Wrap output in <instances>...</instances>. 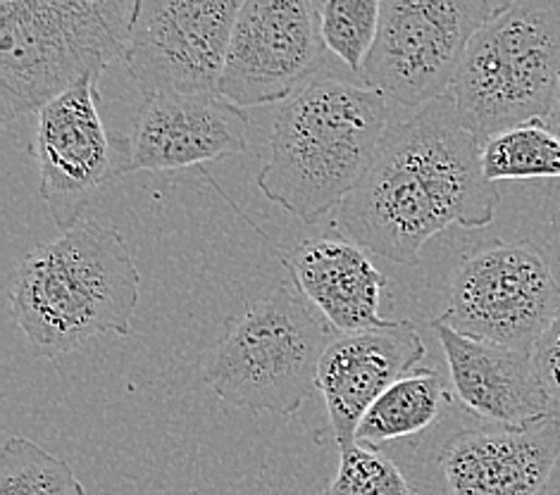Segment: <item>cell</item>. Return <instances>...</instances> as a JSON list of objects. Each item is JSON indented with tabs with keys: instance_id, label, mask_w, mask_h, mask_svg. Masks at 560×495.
I'll list each match as a JSON object with an SVG mask.
<instances>
[{
	"instance_id": "ac0fdd59",
	"label": "cell",
	"mask_w": 560,
	"mask_h": 495,
	"mask_svg": "<svg viewBox=\"0 0 560 495\" xmlns=\"http://www.w3.org/2000/svg\"><path fill=\"white\" fill-rule=\"evenodd\" d=\"M482 169L491 184L560 179V137L546 122L493 133L482 143Z\"/></svg>"
},
{
	"instance_id": "30bf717a",
	"label": "cell",
	"mask_w": 560,
	"mask_h": 495,
	"mask_svg": "<svg viewBox=\"0 0 560 495\" xmlns=\"http://www.w3.org/2000/svg\"><path fill=\"white\" fill-rule=\"evenodd\" d=\"M246 0H145L125 64L145 96L220 93L238 12Z\"/></svg>"
},
{
	"instance_id": "5bb4252c",
	"label": "cell",
	"mask_w": 560,
	"mask_h": 495,
	"mask_svg": "<svg viewBox=\"0 0 560 495\" xmlns=\"http://www.w3.org/2000/svg\"><path fill=\"white\" fill-rule=\"evenodd\" d=\"M250 117L220 93L145 96L131 131L135 172H179L238 155Z\"/></svg>"
},
{
	"instance_id": "8992f818",
	"label": "cell",
	"mask_w": 560,
	"mask_h": 495,
	"mask_svg": "<svg viewBox=\"0 0 560 495\" xmlns=\"http://www.w3.org/2000/svg\"><path fill=\"white\" fill-rule=\"evenodd\" d=\"M335 329L301 293L279 284L246 305L206 367L222 400L291 417L317 391V374Z\"/></svg>"
},
{
	"instance_id": "e0dca14e",
	"label": "cell",
	"mask_w": 560,
	"mask_h": 495,
	"mask_svg": "<svg viewBox=\"0 0 560 495\" xmlns=\"http://www.w3.org/2000/svg\"><path fill=\"white\" fill-rule=\"evenodd\" d=\"M451 393L436 372L418 367L394 381L375 400L358 426L355 444L377 448L392 440L418 436L442 417Z\"/></svg>"
},
{
	"instance_id": "9c48e42d",
	"label": "cell",
	"mask_w": 560,
	"mask_h": 495,
	"mask_svg": "<svg viewBox=\"0 0 560 495\" xmlns=\"http://www.w3.org/2000/svg\"><path fill=\"white\" fill-rule=\"evenodd\" d=\"M32 157L38 196L60 232L82 222L103 189L131 174V137L108 129L98 110V79L86 76L36 113Z\"/></svg>"
},
{
	"instance_id": "44dd1931",
	"label": "cell",
	"mask_w": 560,
	"mask_h": 495,
	"mask_svg": "<svg viewBox=\"0 0 560 495\" xmlns=\"http://www.w3.org/2000/svg\"><path fill=\"white\" fill-rule=\"evenodd\" d=\"M325 495H420L392 458L365 444L339 448V470Z\"/></svg>"
},
{
	"instance_id": "9a60e30c",
	"label": "cell",
	"mask_w": 560,
	"mask_h": 495,
	"mask_svg": "<svg viewBox=\"0 0 560 495\" xmlns=\"http://www.w3.org/2000/svg\"><path fill=\"white\" fill-rule=\"evenodd\" d=\"M453 391L465 410L487 424L523 426L553 417L532 353L465 337L434 319Z\"/></svg>"
},
{
	"instance_id": "3957f363",
	"label": "cell",
	"mask_w": 560,
	"mask_h": 495,
	"mask_svg": "<svg viewBox=\"0 0 560 495\" xmlns=\"http://www.w3.org/2000/svg\"><path fill=\"white\" fill-rule=\"evenodd\" d=\"M394 119L392 101L365 84L317 76L279 110L258 189L305 224L346 203Z\"/></svg>"
},
{
	"instance_id": "52a82bcc",
	"label": "cell",
	"mask_w": 560,
	"mask_h": 495,
	"mask_svg": "<svg viewBox=\"0 0 560 495\" xmlns=\"http://www.w3.org/2000/svg\"><path fill=\"white\" fill-rule=\"evenodd\" d=\"M493 10L491 0H384L375 46L358 76L394 105L418 110L451 91Z\"/></svg>"
},
{
	"instance_id": "ba28073f",
	"label": "cell",
	"mask_w": 560,
	"mask_h": 495,
	"mask_svg": "<svg viewBox=\"0 0 560 495\" xmlns=\"http://www.w3.org/2000/svg\"><path fill=\"white\" fill-rule=\"evenodd\" d=\"M558 307L560 284L544 252L529 240H497L460 260L436 319L465 337L532 353Z\"/></svg>"
},
{
	"instance_id": "7402d4cb",
	"label": "cell",
	"mask_w": 560,
	"mask_h": 495,
	"mask_svg": "<svg viewBox=\"0 0 560 495\" xmlns=\"http://www.w3.org/2000/svg\"><path fill=\"white\" fill-rule=\"evenodd\" d=\"M532 363L549 398L553 417L560 420V307L532 347Z\"/></svg>"
},
{
	"instance_id": "6da1fadb",
	"label": "cell",
	"mask_w": 560,
	"mask_h": 495,
	"mask_svg": "<svg viewBox=\"0 0 560 495\" xmlns=\"http://www.w3.org/2000/svg\"><path fill=\"white\" fill-rule=\"evenodd\" d=\"M501 193L485 177L482 141L460 125L451 91L392 119L375 163L339 208L337 229L368 252L416 264L430 240L458 224H491Z\"/></svg>"
},
{
	"instance_id": "7a4b0ae2",
	"label": "cell",
	"mask_w": 560,
	"mask_h": 495,
	"mask_svg": "<svg viewBox=\"0 0 560 495\" xmlns=\"http://www.w3.org/2000/svg\"><path fill=\"white\" fill-rule=\"evenodd\" d=\"M139 293L141 276L127 238L84 217L20 260L10 313L34 355L56 360L103 333L127 337Z\"/></svg>"
},
{
	"instance_id": "7c38bea8",
	"label": "cell",
	"mask_w": 560,
	"mask_h": 495,
	"mask_svg": "<svg viewBox=\"0 0 560 495\" xmlns=\"http://www.w3.org/2000/svg\"><path fill=\"white\" fill-rule=\"evenodd\" d=\"M424 341L410 319L337 333L319 363L317 391L325 398L329 434L339 448L355 444L368 410L394 381L422 367Z\"/></svg>"
},
{
	"instance_id": "d6986e66",
	"label": "cell",
	"mask_w": 560,
	"mask_h": 495,
	"mask_svg": "<svg viewBox=\"0 0 560 495\" xmlns=\"http://www.w3.org/2000/svg\"><path fill=\"white\" fill-rule=\"evenodd\" d=\"M0 495H86L72 467L24 436L0 450Z\"/></svg>"
},
{
	"instance_id": "5b68a950",
	"label": "cell",
	"mask_w": 560,
	"mask_h": 495,
	"mask_svg": "<svg viewBox=\"0 0 560 495\" xmlns=\"http://www.w3.org/2000/svg\"><path fill=\"white\" fill-rule=\"evenodd\" d=\"M479 141L546 122L560 96V0H503L479 26L451 86Z\"/></svg>"
},
{
	"instance_id": "603a6c76",
	"label": "cell",
	"mask_w": 560,
	"mask_h": 495,
	"mask_svg": "<svg viewBox=\"0 0 560 495\" xmlns=\"http://www.w3.org/2000/svg\"><path fill=\"white\" fill-rule=\"evenodd\" d=\"M546 125H549L558 137H560V96H558V101H556V105H553V110H551V115H549V119H546Z\"/></svg>"
},
{
	"instance_id": "2e32d148",
	"label": "cell",
	"mask_w": 560,
	"mask_h": 495,
	"mask_svg": "<svg viewBox=\"0 0 560 495\" xmlns=\"http://www.w3.org/2000/svg\"><path fill=\"white\" fill-rule=\"evenodd\" d=\"M284 264L296 291L335 331L351 333L386 322L380 315L386 276L368 250L337 226L329 234L301 240Z\"/></svg>"
},
{
	"instance_id": "cb8c5ba5",
	"label": "cell",
	"mask_w": 560,
	"mask_h": 495,
	"mask_svg": "<svg viewBox=\"0 0 560 495\" xmlns=\"http://www.w3.org/2000/svg\"><path fill=\"white\" fill-rule=\"evenodd\" d=\"M143 3H145V0H137V17H139V12H141ZM137 17H135V22H137Z\"/></svg>"
},
{
	"instance_id": "277c9868",
	"label": "cell",
	"mask_w": 560,
	"mask_h": 495,
	"mask_svg": "<svg viewBox=\"0 0 560 495\" xmlns=\"http://www.w3.org/2000/svg\"><path fill=\"white\" fill-rule=\"evenodd\" d=\"M137 0H0V115H36L122 60Z\"/></svg>"
},
{
	"instance_id": "4fadbf2b",
	"label": "cell",
	"mask_w": 560,
	"mask_h": 495,
	"mask_svg": "<svg viewBox=\"0 0 560 495\" xmlns=\"http://www.w3.org/2000/svg\"><path fill=\"white\" fill-rule=\"evenodd\" d=\"M560 460V420L487 424L453 434L439 452L448 495H541Z\"/></svg>"
},
{
	"instance_id": "8fae6325",
	"label": "cell",
	"mask_w": 560,
	"mask_h": 495,
	"mask_svg": "<svg viewBox=\"0 0 560 495\" xmlns=\"http://www.w3.org/2000/svg\"><path fill=\"white\" fill-rule=\"evenodd\" d=\"M325 50L315 0H246L234 24L220 96L244 110L287 103L315 82Z\"/></svg>"
},
{
	"instance_id": "ffe728a7",
	"label": "cell",
	"mask_w": 560,
	"mask_h": 495,
	"mask_svg": "<svg viewBox=\"0 0 560 495\" xmlns=\"http://www.w3.org/2000/svg\"><path fill=\"white\" fill-rule=\"evenodd\" d=\"M382 5L384 0H323L319 5L327 50L355 74L375 46Z\"/></svg>"
}]
</instances>
